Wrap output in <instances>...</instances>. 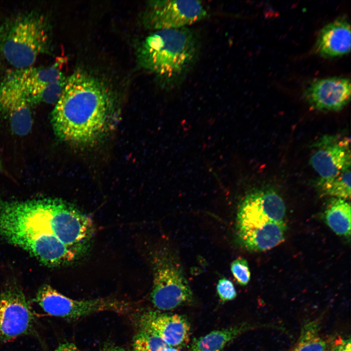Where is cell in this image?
Here are the masks:
<instances>
[{"label": "cell", "mask_w": 351, "mask_h": 351, "mask_svg": "<svg viewBox=\"0 0 351 351\" xmlns=\"http://www.w3.org/2000/svg\"><path fill=\"white\" fill-rule=\"evenodd\" d=\"M351 205L347 200L334 198L325 212L328 226L337 234L346 237L351 235Z\"/></svg>", "instance_id": "d6986e66"}, {"label": "cell", "mask_w": 351, "mask_h": 351, "mask_svg": "<svg viewBox=\"0 0 351 351\" xmlns=\"http://www.w3.org/2000/svg\"><path fill=\"white\" fill-rule=\"evenodd\" d=\"M208 15L207 7L198 0H161L149 2L144 12L145 27L153 31L188 27Z\"/></svg>", "instance_id": "52a82bcc"}, {"label": "cell", "mask_w": 351, "mask_h": 351, "mask_svg": "<svg viewBox=\"0 0 351 351\" xmlns=\"http://www.w3.org/2000/svg\"><path fill=\"white\" fill-rule=\"evenodd\" d=\"M304 94L309 103L315 109L338 111L350 100V79L339 77L317 79L306 87Z\"/></svg>", "instance_id": "7c38bea8"}, {"label": "cell", "mask_w": 351, "mask_h": 351, "mask_svg": "<svg viewBox=\"0 0 351 351\" xmlns=\"http://www.w3.org/2000/svg\"><path fill=\"white\" fill-rule=\"evenodd\" d=\"M216 290L219 297L224 302L234 300L237 295L233 282L225 277L219 279L216 285Z\"/></svg>", "instance_id": "cb8c5ba5"}, {"label": "cell", "mask_w": 351, "mask_h": 351, "mask_svg": "<svg viewBox=\"0 0 351 351\" xmlns=\"http://www.w3.org/2000/svg\"><path fill=\"white\" fill-rule=\"evenodd\" d=\"M113 99L104 85L82 70L66 78L52 113V123L60 139L89 147L103 139L117 121Z\"/></svg>", "instance_id": "7a4b0ae2"}, {"label": "cell", "mask_w": 351, "mask_h": 351, "mask_svg": "<svg viewBox=\"0 0 351 351\" xmlns=\"http://www.w3.org/2000/svg\"><path fill=\"white\" fill-rule=\"evenodd\" d=\"M317 187L325 195L347 200L351 196V168L329 179H319Z\"/></svg>", "instance_id": "ffe728a7"}, {"label": "cell", "mask_w": 351, "mask_h": 351, "mask_svg": "<svg viewBox=\"0 0 351 351\" xmlns=\"http://www.w3.org/2000/svg\"><path fill=\"white\" fill-rule=\"evenodd\" d=\"M200 45L195 31L188 27L153 31L137 51L140 66L154 74L169 90L182 83L195 66Z\"/></svg>", "instance_id": "3957f363"}, {"label": "cell", "mask_w": 351, "mask_h": 351, "mask_svg": "<svg viewBox=\"0 0 351 351\" xmlns=\"http://www.w3.org/2000/svg\"><path fill=\"white\" fill-rule=\"evenodd\" d=\"M94 233L92 219L58 199L0 202V237L50 266L77 259Z\"/></svg>", "instance_id": "6da1fadb"}, {"label": "cell", "mask_w": 351, "mask_h": 351, "mask_svg": "<svg viewBox=\"0 0 351 351\" xmlns=\"http://www.w3.org/2000/svg\"><path fill=\"white\" fill-rule=\"evenodd\" d=\"M0 112L6 116L13 132L23 136L33 125L31 103L21 88L8 76L0 83Z\"/></svg>", "instance_id": "8fae6325"}, {"label": "cell", "mask_w": 351, "mask_h": 351, "mask_svg": "<svg viewBox=\"0 0 351 351\" xmlns=\"http://www.w3.org/2000/svg\"><path fill=\"white\" fill-rule=\"evenodd\" d=\"M265 327L273 328L274 326L270 324L254 326L242 323L229 328L215 330L204 336L194 339L190 351H223L228 344L243 332L254 328Z\"/></svg>", "instance_id": "e0dca14e"}, {"label": "cell", "mask_w": 351, "mask_h": 351, "mask_svg": "<svg viewBox=\"0 0 351 351\" xmlns=\"http://www.w3.org/2000/svg\"><path fill=\"white\" fill-rule=\"evenodd\" d=\"M322 318L307 320L291 351H329L331 344L320 333Z\"/></svg>", "instance_id": "ac0fdd59"}, {"label": "cell", "mask_w": 351, "mask_h": 351, "mask_svg": "<svg viewBox=\"0 0 351 351\" xmlns=\"http://www.w3.org/2000/svg\"><path fill=\"white\" fill-rule=\"evenodd\" d=\"M314 144L310 162L320 179L333 177L351 168L350 140L348 138L326 136Z\"/></svg>", "instance_id": "30bf717a"}, {"label": "cell", "mask_w": 351, "mask_h": 351, "mask_svg": "<svg viewBox=\"0 0 351 351\" xmlns=\"http://www.w3.org/2000/svg\"><path fill=\"white\" fill-rule=\"evenodd\" d=\"M49 32L42 16L29 14L18 18L10 26L1 43L7 61L17 69L33 66L48 49Z\"/></svg>", "instance_id": "277c9868"}, {"label": "cell", "mask_w": 351, "mask_h": 351, "mask_svg": "<svg viewBox=\"0 0 351 351\" xmlns=\"http://www.w3.org/2000/svg\"><path fill=\"white\" fill-rule=\"evenodd\" d=\"M54 351H80L73 343L65 342L60 344Z\"/></svg>", "instance_id": "484cf974"}, {"label": "cell", "mask_w": 351, "mask_h": 351, "mask_svg": "<svg viewBox=\"0 0 351 351\" xmlns=\"http://www.w3.org/2000/svg\"><path fill=\"white\" fill-rule=\"evenodd\" d=\"M232 273L237 283L241 286L248 284L251 278V273L247 260L238 258L231 264Z\"/></svg>", "instance_id": "603a6c76"}, {"label": "cell", "mask_w": 351, "mask_h": 351, "mask_svg": "<svg viewBox=\"0 0 351 351\" xmlns=\"http://www.w3.org/2000/svg\"><path fill=\"white\" fill-rule=\"evenodd\" d=\"M66 78L64 77L44 87L29 99L31 104L40 103L55 104L62 93Z\"/></svg>", "instance_id": "7402d4cb"}, {"label": "cell", "mask_w": 351, "mask_h": 351, "mask_svg": "<svg viewBox=\"0 0 351 351\" xmlns=\"http://www.w3.org/2000/svg\"><path fill=\"white\" fill-rule=\"evenodd\" d=\"M286 207L282 197L270 189L248 194L240 203L236 219V231L285 222Z\"/></svg>", "instance_id": "ba28073f"}, {"label": "cell", "mask_w": 351, "mask_h": 351, "mask_svg": "<svg viewBox=\"0 0 351 351\" xmlns=\"http://www.w3.org/2000/svg\"><path fill=\"white\" fill-rule=\"evenodd\" d=\"M137 320L140 329L156 334L170 347L178 349L189 341L190 324L181 315L148 311L139 315Z\"/></svg>", "instance_id": "4fadbf2b"}, {"label": "cell", "mask_w": 351, "mask_h": 351, "mask_svg": "<svg viewBox=\"0 0 351 351\" xmlns=\"http://www.w3.org/2000/svg\"><path fill=\"white\" fill-rule=\"evenodd\" d=\"M285 222H273L263 226L236 231L241 244L247 250L262 252L270 250L284 240Z\"/></svg>", "instance_id": "2e32d148"}, {"label": "cell", "mask_w": 351, "mask_h": 351, "mask_svg": "<svg viewBox=\"0 0 351 351\" xmlns=\"http://www.w3.org/2000/svg\"><path fill=\"white\" fill-rule=\"evenodd\" d=\"M64 62V59L61 58L45 67L32 66L17 69L9 76L24 91L29 100L44 87L64 77L62 71Z\"/></svg>", "instance_id": "9a60e30c"}, {"label": "cell", "mask_w": 351, "mask_h": 351, "mask_svg": "<svg viewBox=\"0 0 351 351\" xmlns=\"http://www.w3.org/2000/svg\"><path fill=\"white\" fill-rule=\"evenodd\" d=\"M161 351H180L178 349L172 347H168L164 348Z\"/></svg>", "instance_id": "83f0119b"}, {"label": "cell", "mask_w": 351, "mask_h": 351, "mask_svg": "<svg viewBox=\"0 0 351 351\" xmlns=\"http://www.w3.org/2000/svg\"><path fill=\"white\" fill-rule=\"evenodd\" d=\"M101 351H129L128 350L118 346H110L104 348Z\"/></svg>", "instance_id": "4316f807"}, {"label": "cell", "mask_w": 351, "mask_h": 351, "mask_svg": "<svg viewBox=\"0 0 351 351\" xmlns=\"http://www.w3.org/2000/svg\"><path fill=\"white\" fill-rule=\"evenodd\" d=\"M35 301L47 314L68 320H77L102 312L122 313L131 308L130 303L114 299H73L49 285L39 289Z\"/></svg>", "instance_id": "8992f818"}, {"label": "cell", "mask_w": 351, "mask_h": 351, "mask_svg": "<svg viewBox=\"0 0 351 351\" xmlns=\"http://www.w3.org/2000/svg\"><path fill=\"white\" fill-rule=\"evenodd\" d=\"M35 318L22 291L10 287L0 293V341L6 342L31 334Z\"/></svg>", "instance_id": "9c48e42d"}, {"label": "cell", "mask_w": 351, "mask_h": 351, "mask_svg": "<svg viewBox=\"0 0 351 351\" xmlns=\"http://www.w3.org/2000/svg\"><path fill=\"white\" fill-rule=\"evenodd\" d=\"M151 298L154 306L168 311L191 302L193 294L179 262L171 252L162 250L154 257Z\"/></svg>", "instance_id": "5b68a950"}, {"label": "cell", "mask_w": 351, "mask_h": 351, "mask_svg": "<svg viewBox=\"0 0 351 351\" xmlns=\"http://www.w3.org/2000/svg\"><path fill=\"white\" fill-rule=\"evenodd\" d=\"M170 347L159 336L149 331L140 329L133 340L134 351H161Z\"/></svg>", "instance_id": "44dd1931"}, {"label": "cell", "mask_w": 351, "mask_h": 351, "mask_svg": "<svg viewBox=\"0 0 351 351\" xmlns=\"http://www.w3.org/2000/svg\"><path fill=\"white\" fill-rule=\"evenodd\" d=\"M0 172H3L4 171V168L2 165V162H1L0 160Z\"/></svg>", "instance_id": "f1b7e54d"}, {"label": "cell", "mask_w": 351, "mask_h": 351, "mask_svg": "<svg viewBox=\"0 0 351 351\" xmlns=\"http://www.w3.org/2000/svg\"><path fill=\"white\" fill-rule=\"evenodd\" d=\"M351 26L347 18L339 17L325 25L319 32L314 47L321 57L333 58L348 54L351 50Z\"/></svg>", "instance_id": "5bb4252c"}, {"label": "cell", "mask_w": 351, "mask_h": 351, "mask_svg": "<svg viewBox=\"0 0 351 351\" xmlns=\"http://www.w3.org/2000/svg\"><path fill=\"white\" fill-rule=\"evenodd\" d=\"M329 351H351L350 336L336 339L331 344Z\"/></svg>", "instance_id": "d4e9b609"}]
</instances>
